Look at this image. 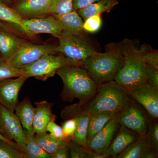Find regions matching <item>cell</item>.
Segmentation results:
<instances>
[{
	"instance_id": "27",
	"label": "cell",
	"mask_w": 158,
	"mask_h": 158,
	"mask_svg": "<svg viewBox=\"0 0 158 158\" xmlns=\"http://www.w3.org/2000/svg\"><path fill=\"white\" fill-rule=\"evenodd\" d=\"M139 59L146 65L158 69V51L153 50L147 44L139 48Z\"/></svg>"
},
{
	"instance_id": "10",
	"label": "cell",
	"mask_w": 158,
	"mask_h": 158,
	"mask_svg": "<svg viewBox=\"0 0 158 158\" xmlns=\"http://www.w3.org/2000/svg\"><path fill=\"white\" fill-rule=\"evenodd\" d=\"M18 27L28 36L47 34L59 38L63 31L61 26L52 15L46 18L23 19Z\"/></svg>"
},
{
	"instance_id": "22",
	"label": "cell",
	"mask_w": 158,
	"mask_h": 158,
	"mask_svg": "<svg viewBox=\"0 0 158 158\" xmlns=\"http://www.w3.org/2000/svg\"><path fill=\"white\" fill-rule=\"evenodd\" d=\"M119 0H100L90 4L85 8L77 11L82 19L85 20L88 18L104 12H109L119 3Z\"/></svg>"
},
{
	"instance_id": "7",
	"label": "cell",
	"mask_w": 158,
	"mask_h": 158,
	"mask_svg": "<svg viewBox=\"0 0 158 158\" xmlns=\"http://www.w3.org/2000/svg\"><path fill=\"white\" fill-rule=\"evenodd\" d=\"M57 47L50 44L36 45L30 43H23L17 52L8 63L18 69L23 68L36 62L47 54L56 55Z\"/></svg>"
},
{
	"instance_id": "14",
	"label": "cell",
	"mask_w": 158,
	"mask_h": 158,
	"mask_svg": "<svg viewBox=\"0 0 158 158\" xmlns=\"http://www.w3.org/2000/svg\"><path fill=\"white\" fill-rule=\"evenodd\" d=\"M130 98L143 106L152 119L158 118V90L148 85L127 91Z\"/></svg>"
},
{
	"instance_id": "25",
	"label": "cell",
	"mask_w": 158,
	"mask_h": 158,
	"mask_svg": "<svg viewBox=\"0 0 158 158\" xmlns=\"http://www.w3.org/2000/svg\"><path fill=\"white\" fill-rule=\"evenodd\" d=\"M24 153V158H51V155L46 152L34 138H27Z\"/></svg>"
},
{
	"instance_id": "9",
	"label": "cell",
	"mask_w": 158,
	"mask_h": 158,
	"mask_svg": "<svg viewBox=\"0 0 158 158\" xmlns=\"http://www.w3.org/2000/svg\"><path fill=\"white\" fill-rule=\"evenodd\" d=\"M0 131L9 140H14L24 152L27 138L19 119L14 112L0 105Z\"/></svg>"
},
{
	"instance_id": "34",
	"label": "cell",
	"mask_w": 158,
	"mask_h": 158,
	"mask_svg": "<svg viewBox=\"0 0 158 158\" xmlns=\"http://www.w3.org/2000/svg\"><path fill=\"white\" fill-rule=\"evenodd\" d=\"M145 76L147 85L158 90V69L146 64Z\"/></svg>"
},
{
	"instance_id": "18",
	"label": "cell",
	"mask_w": 158,
	"mask_h": 158,
	"mask_svg": "<svg viewBox=\"0 0 158 158\" xmlns=\"http://www.w3.org/2000/svg\"><path fill=\"white\" fill-rule=\"evenodd\" d=\"M15 111L22 125L26 138H34L35 134L33 124L35 108L32 105L30 99L26 97L22 101L18 102Z\"/></svg>"
},
{
	"instance_id": "16",
	"label": "cell",
	"mask_w": 158,
	"mask_h": 158,
	"mask_svg": "<svg viewBox=\"0 0 158 158\" xmlns=\"http://www.w3.org/2000/svg\"><path fill=\"white\" fill-rule=\"evenodd\" d=\"M33 128L35 135H40L47 132V127L51 121H56V117L52 112L53 103L46 101L35 102Z\"/></svg>"
},
{
	"instance_id": "24",
	"label": "cell",
	"mask_w": 158,
	"mask_h": 158,
	"mask_svg": "<svg viewBox=\"0 0 158 158\" xmlns=\"http://www.w3.org/2000/svg\"><path fill=\"white\" fill-rule=\"evenodd\" d=\"M34 138L40 146L50 155L53 153L58 148L68 145L69 143L65 140L54 138L47 133L40 135H35Z\"/></svg>"
},
{
	"instance_id": "26",
	"label": "cell",
	"mask_w": 158,
	"mask_h": 158,
	"mask_svg": "<svg viewBox=\"0 0 158 158\" xmlns=\"http://www.w3.org/2000/svg\"><path fill=\"white\" fill-rule=\"evenodd\" d=\"M23 19L15 9L9 8L0 1V20L18 26Z\"/></svg>"
},
{
	"instance_id": "4",
	"label": "cell",
	"mask_w": 158,
	"mask_h": 158,
	"mask_svg": "<svg viewBox=\"0 0 158 158\" xmlns=\"http://www.w3.org/2000/svg\"><path fill=\"white\" fill-rule=\"evenodd\" d=\"M130 101L127 90L113 80L98 86L95 96L83 104V110L89 114L104 111L118 113Z\"/></svg>"
},
{
	"instance_id": "28",
	"label": "cell",
	"mask_w": 158,
	"mask_h": 158,
	"mask_svg": "<svg viewBox=\"0 0 158 158\" xmlns=\"http://www.w3.org/2000/svg\"><path fill=\"white\" fill-rule=\"evenodd\" d=\"M0 158H24L19 148L0 139Z\"/></svg>"
},
{
	"instance_id": "33",
	"label": "cell",
	"mask_w": 158,
	"mask_h": 158,
	"mask_svg": "<svg viewBox=\"0 0 158 158\" xmlns=\"http://www.w3.org/2000/svg\"><path fill=\"white\" fill-rule=\"evenodd\" d=\"M78 120L76 118L65 119L62 123V127L65 137L69 140H72L77 127Z\"/></svg>"
},
{
	"instance_id": "13",
	"label": "cell",
	"mask_w": 158,
	"mask_h": 158,
	"mask_svg": "<svg viewBox=\"0 0 158 158\" xmlns=\"http://www.w3.org/2000/svg\"><path fill=\"white\" fill-rule=\"evenodd\" d=\"M108 122L100 131L91 138L87 147L94 152L103 154L113 141L119 128L117 115Z\"/></svg>"
},
{
	"instance_id": "35",
	"label": "cell",
	"mask_w": 158,
	"mask_h": 158,
	"mask_svg": "<svg viewBox=\"0 0 158 158\" xmlns=\"http://www.w3.org/2000/svg\"><path fill=\"white\" fill-rule=\"evenodd\" d=\"M147 135L150 141L152 147L154 149H158V124L156 122L151 119L149 121Z\"/></svg>"
},
{
	"instance_id": "30",
	"label": "cell",
	"mask_w": 158,
	"mask_h": 158,
	"mask_svg": "<svg viewBox=\"0 0 158 158\" xmlns=\"http://www.w3.org/2000/svg\"><path fill=\"white\" fill-rule=\"evenodd\" d=\"M73 0H52L50 8L52 15L66 14L73 10Z\"/></svg>"
},
{
	"instance_id": "41",
	"label": "cell",
	"mask_w": 158,
	"mask_h": 158,
	"mask_svg": "<svg viewBox=\"0 0 158 158\" xmlns=\"http://www.w3.org/2000/svg\"><path fill=\"white\" fill-rule=\"evenodd\" d=\"M2 59V56H1V53H0V59Z\"/></svg>"
},
{
	"instance_id": "1",
	"label": "cell",
	"mask_w": 158,
	"mask_h": 158,
	"mask_svg": "<svg viewBox=\"0 0 158 158\" xmlns=\"http://www.w3.org/2000/svg\"><path fill=\"white\" fill-rule=\"evenodd\" d=\"M104 53L95 52L84 62L85 68L97 86L114 80L124 63L120 43L109 44Z\"/></svg>"
},
{
	"instance_id": "38",
	"label": "cell",
	"mask_w": 158,
	"mask_h": 158,
	"mask_svg": "<svg viewBox=\"0 0 158 158\" xmlns=\"http://www.w3.org/2000/svg\"><path fill=\"white\" fill-rule=\"evenodd\" d=\"M99 1L100 0H73V7L74 10L77 11Z\"/></svg>"
},
{
	"instance_id": "40",
	"label": "cell",
	"mask_w": 158,
	"mask_h": 158,
	"mask_svg": "<svg viewBox=\"0 0 158 158\" xmlns=\"http://www.w3.org/2000/svg\"><path fill=\"white\" fill-rule=\"evenodd\" d=\"M0 1L4 3H9L10 2V0H0Z\"/></svg>"
},
{
	"instance_id": "23",
	"label": "cell",
	"mask_w": 158,
	"mask_h": 158,
	"mask_svg": "<svg viewBox=\"0 0 158 158\" xmlns=\"http://www.w3.org/2000/svg\"><path fill=\"white\" fill-rule=\"evenodd\" d=\"M117 114L118 113L115 112L104 111L90 114L87 131V143L94 135L104 127L111 118Z\"/></svg>"
},
{
	"instance_id": "2",
	"label": "cell",
	"mask_w": 158,
	"mask_h": 158,
	"mask_svg": "<svg viewBox=\"0 0 158 158\" xmlns=\"http://www.w3.org/2000/svg\"><path fill=\"white\" fill-rule=\"evenodd\" d=\"M56 74L63 81L60 96L63 101L72 102L77 98L80 103L86 104L96 94L97 86L82 66L64 65L58 69Z\"/></svg>"
},
{
	"instance_id": "32",
	"label": "cell",
	"mask_w": 158,
	"mask_h": 158,
	"mask_svg": "<svg viewBox=\"0 0 158 158\" xmlns=\"http://www.w3.org/2000/svg\"><path fill=\"white\" fill-rule=\"evenodd\" d=\"M102 23L101 15H93L84 21L83 29L86 33H96L100 30Z\"/></svg>"
},
{
	"instance_id": "19",
	"label": "cell",
	"mask_w": 158,
	"mask_h": 158,
	"mask_svg": "<svg viewBox=\"0 0 158 158\" xmlns=\"http://www.w3.org/2000/svg\"><path fill=\"white\" fill-rule=\"evenodd\" d=\"M53 16L61 26L63 31L75 35H86V32L83 28L84 21L76 10L66 14Z\"/></svg>"
},
{
	"instance_id": "37",
	"label": "cell",
	"mask_w": 158,
	"mask_h": 158,
	"mask_svg": "<svg viewBox=\"0 0 158 158\" xmlns=\"http://www.w3.org/2000/svg\"><path fill=\"white\" fill-rule=\"evenodd\" d=\"M68 145L62 146L58 148L51 155V158H69Z\"/></svg>"
},
{
	"instance_id": "29",
	"label": "cell",
	"mask_w": 158,
	"mask_h": 158,
	"mask_svg": "<svg viewBox=\"0 0 158 158\" xmlns=\"http://www.w3.org/2000/svg\"><path fill=\"white\" fill-rule=\"evenodd\" d=\"M68 146L70 158H91L92 152L73 140L69 142Z\"/></svg>"
},
{
	"instance_id": "3",
	"label": "cell",
	"mask_w": 158,
	"mask_h": 158,
	"mask_svg": "<svg viewBox=\"0 0 158 158\" xmlns=\"http://www.w3.org/2000/svg\"><path fill=\"white\" fill-rule=\"evenodd\" d=\"M124 57V65L114 81L127 91L147 85L145 76L146 64L139 59L140 51L129 39L120 42Z\"/></svg>"
},
{
	"instance_id": "12",
	"label": "cell",
	"mask_w": 158,
	"mask_h": 158,
	"mask_svg": "<svg viewBox=\"0 0 158 158\" xmlns=\"http://www.w3.org/2000/svg\"><path fill=\"white\" fill-rule=\"evenodd\" d=\"M12 78L0 81V105L14 113L20 90L28 78L24 76Z\"/></svg>"
},
{
	"instance_id": "15",
	"label": "cell",
	"mask_w": 158,
	"mask_h": 158,
	"mask_svg": "<svg viewBox=\"0 0 158 158\" xmlns=\"http://www.w3.org/2000/svg\"><path fill=\"white\" fill-rule=\"evenodd\" d=\"M52 0H19L15 9L23 18L43 17L50 14Z\"/></svg>"
},
{
	"instance_id": "36",
	"label": "cell",
	"mask_w": 158,
	"mask_h": 158,
	"mask_svg": "<svg viewBox=\"0 0 158 158\" xmlns=\"http://www.w3.org/2000/svg\"><path fill=\"white\" fill-rule=\"evenodd\" d=\"M47 132H49L50 135L54 138L65 140L69 142L70 140L65 137L63 133L62 127L56 124L55 121H51L49 123L47 127Z\"/></svg>"
},
{
	"instance_id": "31",
	"label": "cell",
	"mask_w": 158,
	"mask_h": 158,
	"mask_svg": "<svg viewBox=\"0 0 158 158\" xmlns=\"http://www.w3.org/2000/svg\"><path fill=\"white\" fill-rule=\"evenodd\" d=\"M20 76H22L21 69L15 68L2 58L0 59V81Z\"/></svg>"
},
{
	"instance_id": "39",
	"label": "cell",
	"mask_w": 158,
	"mask_h": 158,
	"mask_svg": "<svg viewBox=\"0 0 158 158\" xmlns=\"http://www.w3.org/2000/svg\"><path fill=\"white\" fill-rule=\"evenodd\" d=\"M0 139H1V140H3V141H6V142H8V143H9V144H12V145H14V146H16V147L19 148V147L18 146V145H17V144H16L15 142H14V141L9 140V139H8V138H7L6 137H5V136L1 134V133H0Z\"/></svg>"
},
{
	"instance_id": "21",
	"label": "cell",
	"mask_w": 158,
	"mask_h": 158,
	"mask_svg": "<svg viewBox=\"0 0 158 158\" xmlns=\"http://www.w3.org/2000/svg\"><path fill=\"white\" fill-rule=\"evenodd\" d=\"M23 43L18 37L0 29V53L4 61L8 62Z\"/></svg>"
},
{
	"instance_id": "20",
	"label": "cell",
	"mask_w": 158,
	"mask_h": 158,
	"mask_svg": "<svg viewBox=\"0 0 158 158\" xmlns=\"http://www.w3.org/2000/svg\"><path fill=\"white\" fill-rule=\"evenodd\" d=\"M152 148L150 141L147 134L139 136L116 158H145L146 154Z\"/></svg>"
},
{
	"instance_id": "8",
	"label": "cell",
	"mask_w": 158,
	"mask_h": 158,
	"mask_svg": "<svg viewBox=\"0 0 158 158\" xmlns=\"http://www.w3.org/2000/svg\"><path fill=\"white\" fill-rule=\"evenodd\" d=\"M120 125L141 136L146 135L149 126V118L142 109L130 101L128 104L117 114Z\"/></svg>"
},
{
	"instance_id": "11",
	"label": "cell",
	"mask_w": 158,
	"mask_h": 158,
	"mask_svg": "<svg viewBox=\"0 0 158 158\" xmlns=\"http://www.w3.org/2000/svg\"><path fill=\"white\" fill-rule=\"evenodd\" d=\"M83 104L79 102L70 106H66L62 110L61 116L64 119L71 118H76L77 119V127L72 140L86 147L87 131L90 114L84 112Z\"/></svg>"
},
{
	"instance_id": "5",
	"label": "cell",
	"mask_w": 158,
	"mask_h": 158,
	"mask_svg": "<svg viewBox=\"0 0 158 158\" xmlns=\"http://www.w3.org/2000/svg\"><path fill=\"white\" fill-rule=\"evenodd\" d=\"M65 65L82 66L83 63L72 60L61 53L58 55L47 54L21 69L22 76L27 78L34 77L38 80L44 81L53 77L58 69Z\"/></svg>"
},
{
	"instance_id": "17",
	"label": "cell",
	"mask_w": 158,
	"mask_h": 158,
	"mask_svg": "<svg viewBox=\"0 0 158 158\" xmlns=\"http://www.w3.org/2000/svg\"><path fill=\"white\" fill-rule=\"evenodd\" d=\"M116 136L106 150L103 152L107 157L116 158L131 143L139 137L138 134L120 125Z\"/></svg>"
},
{
	"instance_id": "6",
	"label": "cell",
	"mask_w": 158,
	"mask_h": 158,
	"mask_svg": "<svg viewBox=\"0 0 158 158\" xmlns=\"http://www.w3.org/2000/svg\"><path fill=\"white\" fill-rule=\"evenodd\" d=\"M57 47L58 53L74 61L82 62L89 59L96 51L94 49L86 35H75L63 31Z\"/></svg>"
}]
</instances>
